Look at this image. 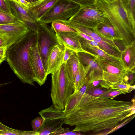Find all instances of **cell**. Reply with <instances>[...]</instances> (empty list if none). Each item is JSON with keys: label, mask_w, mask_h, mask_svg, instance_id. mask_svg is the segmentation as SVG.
Returning <instances> with one entry per match:
<instances>
[{"label": "cell", "mask_w": 135, "mask_h": 135, "mask_svg": "<svg viewBox=\"0 0 135 135\" xmlns=\"http://www.w3.org/2000/svg\"><path fill=\"white\" fill-rule=\"evenodd\" d=\"M18 23L24 22L13 14L0 10V24Z\"/></svg>", "instance_id": "25"}, {"label": "cell", "mask_w": 135, "mask_h": 135, "mask_svg": "<svg viewBox=\"0 0 135 135\" xmlns=\"http://www.w3.org/2000/svg\"><path fill=\"white\" fill-rule=\"evenodd\" d=\"M78 131L70 130L69 128H66L65 129L64 132L60 135H81L79 133H78Z\"/></svg>", "instance_id": "35"}, {"label": "cell", "mask_w": 135, "mask_h": 135, "mask_svg": "<svg viewBox=\"0 0 135 135\" xmlns=\"http://www.w3.org/2000/svg\"></svg>", "instance_id": "48"}, {"label": "cell", "mask_w": 135, "mask_h": 135, "mask_svg": "<svg viewBox=\"0 0 135 135\" xmlns=\"http://www.w3.org/2000/svg\"><path fill=\"white\" fill-rule=\"evenodd\" d=\"M109 34L113 40L121 41V39L118 35L111 23L109 25Z\"/></svg>", "instance_id": "34"}, {"label": "cell", "mask_w": 135, "mask_h": 135, "mask_svg": "<svg viewBox=\"0 0 135 135\" xmlns=\"http://www.w3.org/2000/svg\"><path fill=\"white\" fill-rule=\"evenodd\" d=\"M61 21L75 29L77 32L84 33L89 36L98 43V46L102 50L107 53L115 57H120V53L105 43L103 39L91 29L74 23L69 20Z\"/></svg>", "instance_id": "11"}, {"label": "cell", "mask_w": 135, "mask_h": 135, "mask_svg": "<svg viewBox=\"0 0 135 135\" xmlns=\"http://www.w3.org/2000/svg\"><path fill=\"white\" fill-rule=\"evenodd\" d=\"M39 114L45 120L57 119H64L66 117L63 110L56 109L53 105L40 111Z\"/></svg>", "instance_id": "21"}, {"label": "cell", "mask_w": 135, "mask_h": 135, "mask_svg": "<svg viewBox=\"0 0 135 135\" xmlns=\"http://www.w3.org/2000/svg\"><path fill=\"white\" fill-rule=\"evenodd\" d=\"M65 47L58 44L51 51L48 57L46 73L48 75L58 70L63 64Z\"/></svg>", "instance_id": "15"}, {"label": "cell", "mask_w": 135, "mask_h": 135, "mask_svg": "<svg viewBox=\"0 0 135 135\" xmlns=\"http://www.w3.org/2000/svg\"><path fill=\"white\" fill-rule=\"evenodd\" d=\"M9 1L8 0H0V10L13 14Z\"/></svg>", "instance_id": "30"}, {"label": "cell", "mask_w": 135, "mask_h": 135, "mask_svg": "<svg viewBox=\"0 0 135 135\" xmlns=\"http://www.w3.org/2000/svg\"><path fill=\"white\" fill-rule=\"evenodd\" d=\"M105 17L103 10L97 4L81 7L78 11L69 20L90 29L96 28Z\"/></svg>", "instance_id": "6"}, {"label": "cell", "mask_w": 135, "mask_h": 135, "mask_svg": "<svg viewBox=\"0 0 135 135\" xmlns=\"http://www.w3.org/2000/svg\"><path fill=\"white\" fill-rule=\"evenodd\" d=\"M45 120L42 117H38L31 122L33 131L37 132L40 128L45 122Z\"/></svg>", "instance_id": "29"}, {"label": "cell", "mask_w": 135, "mask_h": 135, "mask_svg": "<svg viewBox=\"0 0 135 135\" xmlns=\"http://www.w3.org/2000/svg\"><path fill=\"white\" fill-rule=\"evenodd\" d=\"M80 42L82 47L84 50L104 59L111 64L121 70L128 71L120 57H115L108 54L102 50L98 45H93L89 41L81 37Z\"/></svg>", "instance_id": "12"}, {"label": "cell", "mask_w": 135, "mask_h": 135, "mask_svg": "<svg viewBox=\"0 0 135 135\" xmlns=\"http://www.w3.org/2000/svg\"><path fill=\"white\" fill-rule=\"evenodd\" d=\"M96 4L104 12L125 48L132 45L135 42V31L121 0H98Z\"/></svg>", "instance_id": "3"}, {"label": "cell", "mask_w": 135, "mask_h": 135, "mask_svg": "<svg viewBox=\"0 0 135 135\" xmlns=\"http://www.w3.org/2000/svg\"><path fill=\"white\" fill-rule=\"evenodd\" d=\"M135 85L133 86L131 85V87L129 89V93H130L132 90H134L135 89Z\"/></svg>", "instance_id": "42"}, {"label": "cell", "mask_w": 135, "mask_h": 135, "mask_svg": "<svg viewBox=\"0 0 135 135\" xmlns=\"http://www.w3.org/2000/svg\"><path fill=\"white\" fill-rule=\"evenodd\" d=\"M131 85L123 81L116 83L112 85L110 89L114 90H121L129 93V89Z\"/></svg>", "instance_id": "28"}, {"label": "cell", "mask_w": 135, "mask_h": 135, "mask_svg": "<svg viewBox=\"0 0 135 135\" xmlns=\"http://www.w3.org/2000/svg\"><path fill=\"white\" fill-rule=\"evenodd\" d=\"M135 0H130L126 9L133 29L135 31Z\"/></svg>", "instance_id": "26"}, {"label": "cell", "mask_w": 135, "mask_h": 135, "mask_svg": "<svg viewBox=\"0 0 135 135\" xmlns=\"http://www.w3.org/2000/svg\"><path fill=\"white\" fill-rule=\"evenodd\" d=\"M78 33L79 36L85 40L90 41L93 40L90 37L86 34L79 32H78Z\"/></svg>", "instance_id": "36"}, {"label": "cell", "mask_w": 135, "mask_h": 135, "mask_svg": "<svg viewBox=\"0 0 135 135\" xmlns=\"http://www.w3.org/2000/svg\"><path fill=\"white\" fill-rule=\"evenodd\" d=\"M109 0V1H113V0Z\"/></svg>", "instance_id": "47"}, {"label": "cell", "mask_w": 135, "mask_h": 135, "mask_svg": "<svg viewBox=\"0 0 135 135\" xmlns=\"http://www.w3.org/2000/svg\"><path fill=\"white\" fill-rule=\"evenodd\" d=\"M6 57L0 56V65L2 63L4 60H5Z\"/></svg>", "instance_id": "41"}, {"label": "cell", "mask_w": 135, "mask_h": 135, "mask_svg": "<svg viewBox=\"0 0 135 135\" xmlns=\"http://www.w3.org/2000/svg\"><path fill=\"white\" fill-rule=\"evenodd\" d=\"M80 7L79 5L68 0H58L40 21L48 24L66 20L74 15Z\"/></svg>", "instance_id": "7"}, {"label": "cell", "mask_w": 135, "mask_h": 135, "mask_svg": "<svg viewBox=\"0 0 135 135\" xmlns=\"http://www.w3.org/2000/svg\"><path fill=\"white\" fill-rule=\"evenodd\" d=\"M30 64L35 77V82L41 86L45 83L47 75L37 45L31 47L29 51Z\"/></svg>", "instance_id": "10"}, {"label": "cell", "mask_w": 135, "mask_h": 135, "mask_svg": "<svg viewBox=\"0 0 135 135\" xmlns=\"http://www.w3.org/2000/svg\"><path fill=\"white\" fill-rule=\"evenodd\" d=\"M75 53L73 50L65 47L63 63L65 64L71 56Z\"/></svg>", "instance_id": "33"}, {"label": "cell", "mask_w": 135, "mask_h": 135, "mask_svg": "<svg viewBox=\"0 0 135 135\" xmlns=\"http://www.w3.org/2000/svg\"><path fill=\"white\" fill-rule=\"evenodd\" d=\"M79 60L76 53L72 55L65 63L67 73L74 85L78 71Z\"/></svg>", "instance_id": "20"}, {"label": "cell", "mask_w": 135, "mask_h": 135, "mask_svg": "<svg viewBox=\"0 0 135 135\" xmlns=\"http://www.w3.org/2000/svg\"><path fill=\"white\" fill-rule=\"evenodd\" d=\"M9 2L13 14L23 21L30 31L37 32L39 21L33 17L27 9L17 3L11 1Z\"/></svg>", "instance_id": "14"}, {"label": "cell", "mask_w": 135, "mask_h": 135, "mask_svg": "<svg viewBox=\"0 0 135 135\" xmlns=\"http://www.w3.org/2000/svg\"><path fill=\"white\" fill-rule=\"evenodd\" d=\"M0 135H39L38 131H25L10 128L0 122Z\"/></svg>", "instance_id": "23"}, {"label": "cell", "mask_w": 135, "mask_h": 135, "mask_svg": "<svg viewBox=\"0 0 135 135\" xmlns=\"http://www.w3.org/2000/svg\"><path fill=\"white\" fill-rule=\"evenodd\" d=\"M56 35L59 44L65 47L73 50L76 53L89 54L82 47L80 42L81 37L78 32H64Z\"/></svg>", "instance_id": "13"}, {"label": "cell", "mask_w": 135, "mask_h": 135, "mask_svg": "<svg viewBox=\"0 0 135 135\" xmlns=\"http://www.w3.org/2000/svg\"><path fill=\"white\" fill-rule=\"evenodd\" d=\"M7 47H0V56H5Z\"/></svg>", "instance_id": "37"}, {"label": "cell", "mask_w": 135, "mask_h": 135, "mask_svg": "<svg viewBox=\"0 0 135 135\" xmlns=\"http://www.w3.org/2000/svg\"><path fill=\"white\" fill-rule=\"evenodd\" d=\"M95 0L97 2L98 0Z\"/></svg>", "instance_id": "46"}, {"label": "cell", "mask_w": 135, "mask_h": 135, "mask_svg": "<svg viewBox=\"0 0 135 135\" xmlns=\"http://www.w3.org/2000/svg\"><path fill=\"white\" fill-rule=\"evenodd\" d=\"M47 24L39 21L37 31V46L46 71L49 55L53 48L59 44L56 33Z\"/></svg>", "instance_id": "5"}, {"label": "cell", "mask_w": 135, "mask_h": 135, "mask_svg": "<svg viewBox=\"0 0 135 135\" xmlns=\"http://www.w3.org/2000/svg\"><path fill=\"white\" fill-rule=\"evenodd\" d=\"M102 81L99 80L93 81L90 85L89 89L95 88L100 84Z\"/></svg>", "instance_id": "38"}, {"label": "cell", "mask_w": 135, "mask_h": 135, "mask_svg": "<svg viewBox=\"0 0 135 135\" xmlns=\"http://www.w3.org/2000/svg\"><path fill=\"white\" fill-rule=\"evenodd\" d=\"M29 31L24 23L0 24V38L6 43L7 49Z\"/></svg>", "instance_id": "9"}, {"label": "cell", "mask_w": 135, "mask_h": 135, "mask_svg": "<svg viewBox=\"0 0 135 135\" xmlns=\"http://www.w3.org/2000/svg\"><path fill=\"white\" fill-rule=\"evenodd\" d=\"M120 56L127 70L129 72L134 73L135 42L131 46L125 48L120 53Z\"/></svg>", "instance_id": "18"}, {"label": "cell", "mask_w": 135, "mask_h": 135, "mask_svg": "<svg viewBox=\"0 0 135 135\" xmlns=\"http://www.w3.org/2000/svg\"><path fill=\"white\" fill-rule=\"evenodd\" d=\"M132 106V102L96 97L85 93L66 115L64 124L75 126L73 131L84 133L112 130L128 117Z\"/></svg>", "instance_id": "1"}, {"label": "cell", "mask_w": 135, "mask_h": 135, "mask_svg": "<svg viewBox=\"0 0 135 135\" xmlns=\"http://www.w3.org/2000/svg\"><path fill=\"white\" fill-rule=\"evenodd\" d=\"M51 28L56 34L64 32H78L74 28L67 25L61 21H56L51 23Z\"/></svg>", "instance_id": "24"}, {"label": "cell", "mask_w": 135, "mask_h": 135, "mask_svg": "<svg viewBox=\"0 0 135 135\" xmlns=\"http://www.w3.org/2000/svg\"><path fill=\"white\" fill-rule=\"evenodd\" d=\"M130 0H124V5L126 8L129 6Z\"/></svg>", "instance_id": "40"}, {"label": "cell", "mask_w": 135, "mask_h": 135, "mask_svg": "<svg viewBox=\"0 0 135 135\" xmlns=\"http://www.w3.org/2000/svg\"><path fill=\"white\" fill-rule=\"evenodd\" d=\"M126 93V92L123 90L110 89L107 91L104 94L99 97L113 99L118 95L121 94H125Z\"/></svg>", "instance_id": "27"}, {"label": "cell", "mask_w": 135, "mask_h": 135, "mask_svg": "<svg viewBox=\"0 0 135 135\" xmlns=\"http://www.w3.org/2000/svg\"><path fill=\"white\" fill-rule=\"evenodd\" d=\"M89 54L95 59L102 68V82L108 88L116 83L124 81L125 76L130 73L113 65L104 59L95 54L90 52Z\"/></svg>", "instance_id": "8"}, {"label": "cell", "mask_w": 135, "mask_h": 135, "mask_svg": "<svg viewBox=\"0 0 135 135\" xmlns=\"http://www.w3.org/2000/svg\"><path fill=\"white\" fill-rule=\"evenodd\" d=\"M107 91L102 90L99 88H94L89 89L86 93L96 97H99Z\"/></svg>", "instance_id": "32"}, {"label": "cell", "mask_w": 135, "mask_h": 135, "mask_svg": "<svg viewBox=\"0 0 135 135\" xmlns=\"http://www.w3.org/2000/svg\"><path fill=\"white\" fill-rule=\"evenodd\" d=\"M0 47H6L7 48V45L6 43L1 38H0Z\"/></svg>", "instance_id": "39"}, {"label": "cell", "mask_w": 135, "mask_h": 135, "mask_svg": "<svg viewBox=\"0 0 135 135\" xmlns=\"http://www.w3.org/2000/svg\"><path fill=\"white\" fill-rule=\"evenodd\" d=\"M76 3L81 7L96 4L97 2L95 0H68Z\"/></svg>", "instance_id": "31"}, {"label": "cell", "mask_w": 135, "mask_h": 135, "mask_svg": "<svg viewBox=\"0 0 135 135\" xmlns=\"http://www.w3.org/2000/svg\"><path fill=\"white\" fill-rule=\"evenodd\" d=\"M10 1H11L13 2H15L18 4H19L22 7V5L20 3V2H19L18 0H8Z\"/></svg>", "instance_id": "43"}, {"label": "cell", "mask_w": 135, "mask_h": 135, "mask_svg": "<svg viewBox=\"0 0 135 135\" xmlns=\"http://www.w3.org/2000/svg\"><path fill=\"white\" fill-rule=\"evenodd\" d=\"M51 74L50 95L53 105L56 109L63 110L74 91V85L68 75L65 64Z\"/></svg>", "instance_id": "4"}, {"label": "cell", "mask_w": 135, "mask_h": 135, "mask_svg": "<svg viewBox=\"0 0 135 135\" xmlns=\"http://www.w3.org/2000/svg\"><path fill=\"white\" fill-rule=\"evenodd\" d=\"M27 1L30 3L33 2L38 0H26Z\"/></svg>", "instance_id": "44"}, {"label": "cell", "mask_w": 135, "mask_h": 135, "mask_svg": "<svg viewBox=\"0 0 135 135\" xmlns=\"http://www.w3.org/2000/svg\"><path fill=\"white\" fill-rule=\"evenodd\" d=\"M64 119H57L45 120L38 131L39 135H60L64 131L62 127L64 124Z\"/></svg>", "instance_id": "17"}, {"label": "cell", "mask_w": 135, "mask_h": 135, "mask_svg": "<svg viewBox=\"0 0 135 135\" xmlns=\"http://www.w3.org/2000/svg\"><path fill=\"white\" fill-rule=\"evenodd\" d=\"M37 45V32L28 33L7 49L6 61L11 70L24 83L34 86L35 77L30 61V48Z\"/></svg>", "instance_id": "2"}, {"label": "cell", "mask_w": 135, "mask_h": 135, "mask_svg": "<svg viewBox=\"0 0 135 135\" xmlns=\"http://www.w3.org/2000/svg\"></svg>", "instance_id": "49"}, {"label": "cell", "mask_w": 135, "mask_h": 135, "mask_svg": "<svg viewBox=\"0 0 135 135\" xmlns=\"http://www.w3.org/2000/svg\"><path fill=\"white\" fill-rule=\"evenodd\" d=\"M9 83H0V88L2 86L5 85L6 84H8Z\"/></svg>", "instance_id": "45"}, {"label": "cell", "mask_w": 135, "mask_h": 135, "mask_svg": "<svg viewBox=\"0 0 135 135\" xmlns=\"http://www.w3.org/2000/svg\"><path fill=\"white\" fill-rule=\"evenodd\" d=\"M58 0H38L30 3L27 9L37 21L54 5Z\"/></svg>", "instance_id": "16"}, {"label": "cell", "mask_w": 135, "mask_h": 135, "mask_svg": "<svg viewBox=\"0 0 135 135\" xmlns=\"http://www.w3.org/2000/svg\"><path fill=\"white\" fill-rule=\"evenodd\" d=\"M91 67L89 65L84 66L80 61L74 84V91H78L83 86L86 80L88 78L87 75Z\"/></svg>", "instance_id": "19"}, {"label": "cell", "mask_w": 135, "mask_h": 135, "mask_svg": "<svg viewBox=\"0 0 135 135\" xmlns=\"http://www.w3.org/2000/svg\"><path fill=\"white\" fill-rule=\"evenodd\" d=\"M80 61L82 64L90 65L91 69L102 73V70L95 59L88 54L84 52L76 53Z\"/></svg>", "instance_id": "22"}]
</instances>
